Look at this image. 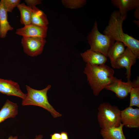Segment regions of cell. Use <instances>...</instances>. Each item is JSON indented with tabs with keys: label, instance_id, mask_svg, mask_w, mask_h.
I'll return each instance as SVG.
<instances>
[{
	"label": "cell",
	"instance_id": "6da1fadb",
	"mask_svg": "<svg viewBox=\"0 0 139 139\" xmlns=\"http://www.w3.org/2000/svg\"><path fill=\"white\" fill-rule=\"evenodd\" d=\"M126 16H122L118 11L111 14L108 24L103 31V34L111 37L115 41L124 44L139 58V41L124 32L122 25Z\"/></svg>",
	"mask_w": 139,
	"mask_h": 139
},
{
	"label": "cell",
	"instance_id": "7a4b0ae2",
	"mask_svg": "<svg viewBox=\"0 0 139 139\" xmlns=\"http://www.w3.org/2000/svg\"><path fill=\"white\" fill-rule=\"evenodd\" d=\"M83 72L93 94L96 96L112 82L114 77L113 69L105 64H86Z\"/></svg>",
	"mask_w": 139,
	"mask_h": 139
},
{
	"label": "cell",
	"instance_id": "3957f363",
	"mask_svg": "<svg viewBox=\"0 0 139 139\" xmlns=\"http://www.w3.org/2000/svg\"><path fill=\"white\" fill-rule=\"evenodd\" d=\"M26 86L27 92L25 98L22 99V106L32 105L41 107L50 112L54 118L62 116L48 101L47 92L51 86L50 85H49L45 89L40 90L34 89L27 85Z\"/></svg>",
	"mask_w": 139,
	"mask_h": 139
},
{
	"label": "cell",
	"instance_id": "277c9868",
	"mask_svg": "<svg viewBox=\"0 0 139 139\" xmlns=\"http://www.w3.org/2000/svg\"><path fill=\"white\" fill-rule=\"evenodd\" d=\"M87 39L91 49L101 53L107 57L110 48L115 42L111 37L100 32L96 21H95Z\"/></svg>",
	"mask_w": 139,
	"mask_h": 139
},
{
	"label": "cell",
	"instance_id": "5b68a950",
	"mask_svg": "<svg viewBox=\"0 0 139 139\" xmlns=\"http://www.w3.org/2000/svg\"><path fill=\"white\" fill-rule=\"evenodd\" d=\"M98 109V119L101 128L118 127L121 123V111L117 107L105 102L100 104Z\"/></svg>",
	"mask_w": 139,
	"mask_h": 139
},
{
	"label": "cell",
	"instance_id": "8992f818",
	"mask_svg": "<svg viewBox=\"0 0 139 139\" xmlns=\"http://www.w3.org/2000/svg\"><path fill=\"white\" fill-rule=\"evenodd\" d=\"M46 42L45 38L37 37H23L21 42L24 53L32 57L42 53Z\"/></svg>",
	"mask_w": 139,
	"mask_h": 139
},
{
	"label": "cell",
	"instance_id": "52a82bcc",
	"mask_svg": "<svg viewBox=\"0 0 139 139\" xmlns=\"http://www.w3.org/2000/svg\"><path fill=\"white\" fill-rule=\"evenodd\" d=\"M137 59L131 50L127 47L123 53L115 62L114 68H125L126 78L127 81L130 80L131 75L132 66L136 63Z\"/></svg>",
	"mask_w": 139,
	"mask_h": 139
},
{
	"label": "cell",
	"instance_id": "ba28073f",
	"mask_svg": "<svg viewBox=\"0 0 139 139\" xmlns=\"http://www.w3.org/2000/svg\"><path fill=\"white\" fill-rule=\"evenodd\" d=\"M132 87V83L130 80L126 82L114 77L112 82L105 88L114 92L119 98L123 99L128 96Z\"/></svg>",
	"mask_w": 139,
	"mask_h": 139
},
{
	"label": "cell",
	"instance_id": "9c48e42d",
	"mask_svg": "<svg viewBox=\"0 0 139 139\" xmlns=\"http://www.w3.org/2000/svg\"><path fill=\"white\" fill-rule=\"evenodd\" d=\"M121 121L127 128L139 127V109L129 106L121 111Z\"/></svg>",
	"mask_w": 139,
	"mask_h": 139
},
{
	"label": "cell",
	"instance_id": "30bf717a",
	"mask_svg": "<svg viewBox=\"0 0 139 139\" xmlns=\"http://www.w3.org/2000/svg\"><path fill=\"white\" fill-rule=\"evenodd\" d=\"M0 92L8 95H13L23 99L26 96L21 90L17 83L10 80L0 78Z\"/></svg>",
	"mask_w": 139,
	"mask_h": 139
},
{
	"label": "cell",
	"instance_id": "8fae6325",
	"mask_svg": "<svg viewBox=\"0 0 139 139\" xmlns=\"http://www.w3.org/2000/svg\"><path fill=\"white\" fill-rule=\"evenodd\" d=\"M48 28L30 24L16 29L15 33L23 37H37L45 38L47 36Z\"/></svg>",
	"mask_w": 139,
	"mask_h": 139
},
{
	"label": "cell",
	"instance_id": "7c38bea8",
	"mask_svg": "<svg viewBox=\"0 0 139 139\" xmlns=\"http://www.w3.org/2000/svg\"><path fill=\"white\" fill-rule=\"evenodd\" d=\"M81 55L86 64L100 65L105 64L107 59V57L100 53L94 51L90 49L81 53Z\"/></svg>",
	"mask_w": 139,
	"mask_h": 139
},
{
	"label": "cell",
	"instance_id": "4fadbf2b",
	"mask_svg": "<svg viewBox=\"0 0 139 139\" xmlns=\"http://www.w3.org/2000/svg\"><path fill=\"white\" fill-rule=\"evenodd\" d=\"M111 2L119 9L122 17L126 16L127 12L139 6V0H111Z\"/></svg>",
	"mask_w": 139,
	"mask_h": 139
},
{
	"label": "cell",
	"instance_id": "5bb4252c",
	"mask_svg": "<svg viewBox=\"0 0 139 139\" xmlns=\"http://www.w3.org/2000/svg\"><path fill=\"white\" fill-rule=\"evenodd\" d=\"M124 126L121 123L118 127L101 128L100 134L103 139H126L123 130Z\"/></svg>",
	"mask_w": 139,
	"mask_h": 139
},
{
	"label": "cell",
	"instance_id": "9a60e30c",
	"mask_svg": "<svg viewBox=\"0 0 139 139\" xmlns=\"http://www.w3.org/2000/svg\"><path fill=\"white\" fill-rule=\"evenodd\" d=\"M18 106L16 103L7 99L0 110V123L10 118H14L18 113Z\"/></svg>",
	"mask_w": 139,
	"mask_h": 139
},
{
	"label": "cell",
	"instance_id": "2e32d148",
	"mask_svg": "<svg viewBox=\"0 0 139 139\" xmlns=\"http://www.w3.org/2000/svg\"><path fill=\"white\" fill-rule=\"evenodd\" d=\"M31 24L45 28H48L49 22L44 12L36 6L32 8Z\"/></svg>",
	"mask_w": 139,
	"mask_h": 139
},
{
	"label": "cell",
	"instance_id": "e0dca14e",
	"mask_svg": "<svg viewBox=\"0 0 139 139\" xmlns=\"http://www.w3.org/2000/svg\"><path fill=\"white\" fill-rule=\"evenodd\" d=\"M126 46L123 43L115 41L110 48L108 54L112 67L114 68L116 60L124 52Z\"/></svg>",
	"mask_w": 139,
	"mask_h": 139
},
{
	"label": "cell",
	"instance_id": "ac0fdd59",
	"mask_svg": "<svg viewBox=\"0 0 139 139\" xmlns=\"http://www.w3.org/2000/svg\"><path fill=\"white\" fill-rule=\"evenodd\" d=\"M13 29L8 21L7 12L0 2V37L5 38L8 31Z\"/></svg>",
	"mask_w": 139,
	"mask_h": 139
},
{
	"label": "cell",
	"instance_id": "d6986e66",
	"mask_svg": "<svg viewBox=\"0 0 139 139\" xmlns=\"http://www.w3.org/2000/svg\"><path fill=\"white\" fill-rule=\"evenodd\" d=\"M16 7L20 13L21 23L24 25L31 24L32 9L24 3L19 4Z\"/></svg>",
	"mask_w": 139,
	"mask_h": 139
},
{
	"label": "cell",
	"instance_id": "ffe728a7",
	"mask_svg": "<svg viewBox=\"0 0 139 139\" xmlns=\"http://www.w3.org/2000/svg\"><path fill=\"white\" fill-rule=\"evenodd\" d=\"M132 87L130 94L129 106H136L139 107V79L137 78L133 81Z\"/></svg>",
	"mask_w": 139,
	"mask_h": 139
},
{
	"label": "cell",
	"instance_id": "44dd1931",
	"mask_svg": "<svg viewBox=\"0 0 139 139\" xmlns=\"http://www.w3.org/2000/svg\"><path fill=\"white\" fill-rule=\"evenodd\" d=\"M61 2L66 8L70 9H76L84 6L86 3L85 0H62Z\"/></svg>",
	"mask_w": 139,
	"mask_h": 139
},
{
	"label": "cell",
	"instance_id": "7402d4cb",
	"mask_svg": "<svg viewBox=\"0 0 139 139\" xmlns=\"http://www.w3.org/2000/svg\"><path fill=\"white\" fill-rule=\"evenodd\" d=\"M20 0H1L0 1L7 12H11L14 8L20 4Z\"/></svg>",
	"mask_w": 139,
	"mask_h": 139
},
{
	"label": "cell",
	"instance_id": "603a6c76",
	"mask_svg": "<svg viewBox=\"0 0 139 139\" xmlns=\"http://www.w3.org/2000/svg\"><path fill=\"white\" fill-rule=\"evenodd\" d=\"M25 1L27 6L31 8L36 7L37 5L41 3V1L40 0H25Z\"/></svg>",
	"mask_w": 139,
	"mask_h": 139
},
{
	"label": "cell",
	"instance_id": "cb8c5ba5",
	"mask_svg": "<svg viewBox=\"0 0 139 139\" xmlns=\"http://www.w3.org/2000/svg\"><path fill=\"white\" fill-rule=\"evenodd\" d=\"M50 139H60V134L59 133H55L50 135Z\"/></svg>",
	"mask_w": 139,
	"mask_h": 139
},
{
	"label": "cell",
	"instance_id": "d4e9b609",
	"mask_svg": "<svg viewBox=\"0 0 139 139\" xmlns=\"http://www.w3.org/2000/svg\"><path fill=\"white\" fill-rule=\"evenodd\" d=\"M60 134V139H68V134L66 132H62Z\"/></svg>",
	"mask_w": 139,
	"mask_h": 139
},
{
	"label": "cell",
	"instance_id": "484cf974",
	"mask_svg": "<svg viewBox=\"0 0 139 139\" xmlns=\"http://www.w3.org/2000/svg\"><path fill=\"white\" fill-rule=\"evenodd\" d=\"M134 16L135 18L139 19V6L135 8Z\"/></svg>",
	"mask_w": 139,
	"mask_h": 139
},
{
	"label": "cell",
	"instance_id": "4316f807",
	"mask_svg": "<svg viewBox=\"0 0 139 139\" xmlns=\"http://www.w3.org/2000/svg\"><path fill=\"white\" fill-rule=\"evenodd\" d=\"M43 137L42 135H39L36 136L35 138L34 139H42Z\"/></svg>",
	"mask_w": 139,
	"mask_h": 139
},
{
	"label": "cell",
	"instance_id": "83f0119b",
	"mask_svg": "<svg viewBox=\"0 0 139 139\" xmlns=\"http://www.w3.org/2000/svg\"><path fill=\"white\" fill-rule=\"evenodd\" d=\"M18 137L17 136L13 137L12 136H10L8 138V139H18Z\"/></svg>",
	"mask_w": 139,
	"mask_h": 139
},
{
	"label": "cell",
	"instance_id": "f1b7e54d",
	"mask_svg": "<svg viewBox=\"0 0 139 139\" xmlns=\"http://www.w3.org/2000/svg\"><path fill=\"white\" fill-rule=\"evenodd\" d=\"M133 22L135 24H136L137 25V26H138V27H139V20H133Z\"/></svg>",
	"mask_w": 139,
	"mask_h": 139
}]
</instances>
